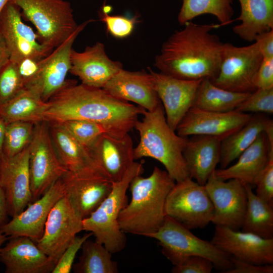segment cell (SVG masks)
<instances>
[{"label": "cell", "instance_id": "25", "mask_svg": "<svg viewBox=\"0 0 273 273\" xmlns=\"http://www.w3.org/2000/svg\"><path fill=\"white\" fill-rule=\"evenodd\" d=\"M62 178L65 194L83 219L98 207L112 189L113 182L102 175H77L67 171Z\"/></svg>", "mask_w": 273, "mask_h": 273}, {"label": "cell", "instance_id": "47", "mask_svg": "<svg viewBox=\"0 0 273 273\" xmlns=\"http://www.w3.org/2000/svg\"><path fill=\"white\" fill-rule=\"evenodd\" d=\"M8 211L4 191L0 186V226L6 223Z\"/></svg>", "mask_w": 273, "mask_h": 273}, {"label": "cell", "instance_id": "18", "mask_svg": "<svg viewBox=\"0 0 273 273\" xmlns=\"http://www.w3.org/2000/svg\"><path fill=\"white\" fill-rule=\"evenodd\" d=\"M155 89L162 102L167 122L175 131L178 124L192 107L195 97L202 79L184 80L148 67Z\"/></svg>", "mask_w": 273, "mask_h": 273}, {"label": "cell", "instance_id": "45", "mask_svg": "<svg viewBox=\"0 0 273 273\" xmlns=\"http://www.w3.org/2000/svg\"><path fill=\"white\" fill-rule=\"evenodd\" d=\"M233 267L224 273H272V264L258 265L237 259L231 256Z\"/></svg>", "mask_w": 273, "mask_h": 273}, {"label": "cell", "instance_id": "33", "mask_svg": "<svg viewBox=\"0 0 273 273\" xmlns=\"http://www.w3.org/2000/svg\"><path fill=\"white\" fill-rule=\"evenodd\" d=\"M78 261L73 265L76 273H117V263L112 259V253L102 244L87 239L81 248Z\"/></svg>", "mask_w": 273, "mask_h": 273}, {"label": "cell", "instance_id": "14", "mask_svg": "<svg viewBox=\"0 0 273 273\" xmlns=\"http://www.w3.org/2000/svg\"><path fill=\"white\" fill-rule=\"evenodd\" d=\"M65 193V186L61 177L41 197L29 203L20 213L0 226V231L10 238L25 236L36 243L43 235L51 210Z\"/></svg>", "mask_w": 273, "mask_h": 273}, {"label": "cell", "instance_id": "40", "mask_svg": "<svg viewBox=\"0 0 273 273\" xmlns=\"http://www.w3.org/2000/svg\"><path fill=\"white\" fill-rule=\"evenodd\" d=\"M93 233L89 232L81 237L75 236L60 257L52 273H69L70 272L76 255L83 243Z\"/></svg>", "mask_w": 273, "mask_h": 273}, {"label": "cell", "instance_id": "3", "mask_svg": "<svg viewBox=\"0 0 273 273\" xmlns=\"http://www.w3.org/2000/svg\"><path fill=\"white\" fill-rule=\"evenodd\" d=\"M175 183L166 170L157 166L147 177L134 176L128 188L131 199L118 218L121 230L147 237L157 232L164 222L166 198Z\"/></svg>", "mask_w": 273, "mask_h": 273}, {"label": "cell", "instance_id": "36", "mask_svg": "<svg viewBox=\"0 0 273 273\" xmlns=\"http://www.w3.org/2000/svg\"><path fill=\"white\" fill-rule=\"evenodd\" d=\"M60 123L77 142L89 148L101 135L108 132L102 124L91 121L72 120Z\"/></svg>", "mask_w": 273, "mask_h": 273}, {"label": "cell", "instance_id": "21", "mask_svg": "<svg viewBox=\"0 0 273 273\" xmlns=\"http://www.w3.org/2000/svg\"><path fill=\"white\" fill-rule=\"evenodd\" d=\"M103 88L113 97L133 102L148 111L161 104L149 71H131L122 68Z\"/></svg>", "mask_w": 273, "mask_h": 273}, {"label": "cell", "instance_id": "46", "mask_svg": "<svg viewBox=\"0 0 273 273\" xmlns=\"http://www.w3.org/2000/svg\"><path fill=\"white\" fill-rule=\"evenodd\" d=\"M264 59L273 58V30L260 33L255 38Z\"/></svg>", "mask_w": 273, "mask_h": 273}, {"label": "cell", "instance_id": "6", "mask_svg": "<svg viewBox=\"0 0 273 273\" xmlns=\"http://www.w3.org/2000/svg\"><path fill=\"white\" fill-rule=\"evenodd\" d=\"M148 237L158 241L162 253L173 265L181 264L190 256H200L210 260L221 272L233 267L231 256L167 216L160 228Z\"/></svg>", "mask_w": 273, "mask_h": 273}, {"label": "cell", "instance_id": "15", "mask_svg": "<svg viewBox=\"0 0 273 273\" xmlns=\"http://www.w3.org/2000/svg\"><path fill=\"white\" fill-rule=\"evenodd\" d=\"M251 116L236 110L220 112L192 107L180 121L175 131L183 137L209 135L222 141L244 126Z\"/></svg>", "mask_w": 273, "mask_h": 273}, {"label": "cell", "instance_id": "48", "mask_svg": "<svg viewBox=\"0 0 273 273\" xmlns=\"http://www.w3.org/2000/svg\"><path fill=\"white\" fill-rule=\"evenodd\" d=\"M10 58L8 48L0 32V70L9 62Z\"/></svg>", "mask_w": 273, "mask_h": 273}, {"label": "cell", "instance_id": "28", "mask_svg": "<svg viewBox=\"0 0 273 273\" xmlns=\"http://www.w3.org/2000/svg\"><path fill=\"white\" fill-rule=\"evenodd\" d=\"M263 132L268 138H273V121L262 113H256L241 128L223 139L220 144L221 168L227 167L237 159Z\"/></svg>", "mask_w": 273, "mask_h": 273}, {"label": "cell", "instance_id": "38", "mask_svg": "<svg viewBox=\"0 0 273 273\" xmlns=\"http://www.w3.org/2000/svg\"><path fill=\"white\" fill-rule=\"evenodd\" d=\"M236 110L244 113L272 114L273 88H257Z\"/></svg>", "mask_w": 273, "mask_h": 273}, {"label": "cell", "instance_id": "51", "mask_svg": "<svg viewBox=\"0 0 273 273\" xmlns=\"http://www.w3.org/2000/svg\"><path fill=\"white\" fill-rule=\"evenodd\" d=\"M9 2L10 0H0V15L3 10Z\"/></svg>", "mask_w": 273, "mask_h": 273}, {"label": "cell", "instance_id": "52", "mask_svg": "<svg viewBox=\"0 0 273 273\" xmlns=\"http://www.w3.org/2000/svg\"><path fill=\"white\" fill-rule=\"evenodd\" d=\"M1 158H0V175H1Z\"/></svg>", "mask_w": 273, "mask_h": 273}, {"label": "cell", "instance_id": "31", "mask_svg": "<svg viewBox=\"0 0 273 273\" xmlns=\"http://www.w3.org/2000/svg\"><path fill=\"white\" fill-rule=\"evenodd\" d=\"M251 93L224 89L205 78L199 85L192 107L210 111L229 112L236 110Z\"/></svg>", "mask_w": 273, "mask_h": 273}, {"label": "cell", "instance_id": "9", "mask_svg": "<svg viewBox=\"0 0 273 273\" xmlns=\"http://www.w3.org/2000/svg\"><path fill=\"white\" fill-rule=\"evenodd\" d=\"M29 167L32 202L39 198L67 172L57 154L49 123L46 121L35 124L30 144Z\"/></svg>", "mask_w": 273, "mask_h": 273}, {"label": "cell", "instance_id": "12", "mask_svg": "<svg viewBox=\"0 0 273 273\" xmlns=\"http://www.w3.org/2000/svg\"><path fill=\"white\" fill-rule=\"evenodd\" d=\"M222 180L214 172L204 185L214 208L211 222L238 230L243 225L247 202L245 185L236 179Z\"/></svg>", "mask_w": 273, "mask_h": 273}, {"label": "cell", "instance_id": "32", "mask_svg": "<svg viewBox=\"0 0 273 273\" xmlns=\"http://www.w3.org/2000/svg\"><path fill=\"white\" fill-rule=\"evenodd\" d=\"M245 187L247 202L242 231L264 239L273 238V207L258 197L251 185Z\"/></svg>", "mask_w": 273, "mask_h": 273}, {"label": "cell", "instance_id": "2", "mask_svg": "<svg viewBox=\"0 0 273 273\" xmlns=\"http://www.w3.org/2000/svg\"><path fill=\"white\" fill-rule=\"evenodd\" d=\"M184 25L163 43L154 66L160 72L181 79H213L219 72L224 43L210 31L221 25L191 21Z\"/></svg>", "mask_w": 273, "mask_h": 273}, {"label": "cell", "instance_id": "8", "mask_svg": "<svg viewBox=\"0 0 273 273\" xmlns=\"http://www.w3.org/2000/svg\"><path fill=\"white\" fill-rule=\"evenodd\" d=\"M165 213L191 230L205 228L211 222L214 208L205 186L189 177L176 182L169 192Z\"/></svg>", "mask_w": 273, "mask_h": 273}, {"label": "cell", "instance_id": "5", "mask_svg": "<svg viewBox=\"0 0 273 273\" xmlns=\"http://www.w3.org/2000/svg\"><path fill=\"white\" fill-rule=\"evenodd\" d=\"M144 171L142 163L134 162L119 181L113 182L108 196L88 217L83 219V231L91 232L95 240L112 254L125 247L126 237L120 228L118 218L128 203L126 192L132 179Z\"/></svg>", "mask_w": 273, "mask_h": 273}, {"label": "cell", "instance_id": "43", "mask_svg": "<svg viewBox=\"0 0 273 273\" xmlns=\"http://www.w3.org/2000/svg\"><path fill=\"white\" fill-rule=\"evenodd\" d=\"M40 60L26 58L17 64L24 87L35 83L40 71Z\"/></svg>", "mask_w": 273, "mask_h": 273}, {"label": "cell", "instance_id": "22", "mask_svg": "<svg viewBox=\"0 0 273 273\" xmlns=\"http://www.w3.org/2000/svg\"><path fill=\"white\" fill-rule=\"evenodd\" d=\"M48 123L54 146L67 171L77 175H100L106 177L90 148L77 142L61 123Z\"/></svg>", "mask_w": 273, "mask_h": 273}, {"label": "cell", "instance_id": "29", "mask_svg": "<svg viewBox=\"0 0 273 273\" xmlns=\"http://www.w3.org/2000/svg\"><path fill=\"white\" fill-rule=\"evenodd\" d=\"M240 16L234 21L240 24L233 28L241 39L254 41L256 35L273 30V0H238Z\"/></svg>", "mask_w": 273, "mask_h": 273}, {"label": "cell", "instance_id": "49", "mask_svg": "<svg viewBox=\"0 0 273 273\" xmlns=\"http://www.w3.org/2000/svg\"><path fill=\"white\" fill-rule=\"evenodd\" d=\"M6 125L5 121L0 116V157L3 155Z\"/></svg>", "mask_w": 273, "mask_h": 273}, {"label": "cell", "instance_id": "11", "mask_svg": "<svg viewBox=\"0 0 273 273\" xmlns=\"http://www.w3.org/2000/svg\"><path fill=\"white\" fill-rule=\"evenodd\" d=\"M82 220L65 194L51 210L37 246L56 264L76 235L83 231Z\"/></svg>", "mask_w": 273, "mask_h": 273}, {"label": "cell", "instance_id": "10", "mask_svg": "<svg viewBox=\"0 0 273 273\" xmlns=\"http://www.w3.org/2000/svg\"><path fill=\"white\" fill-rule=\"evenodd\" d=\"M263 57L257 43L244 47L224 43L219 72L211 81L221 88L237 93H252L254 75Z\"/></svg>", "mask_w": 273, "mask_h": 273}, {"label": "cell", "instance_id": "35", "mask_svg": "<svg viewBox=\"0 0 273 273\" xmlns=\"http://www.w3.org/2000/svg\"><path fill=\"white\" fill-rule=\"evenodd\" d=\"M35 124L28 121H15L7 124L1 156L12 157L28 146L32 140Z\"/></svg>", "mask_w": 273, "mask_h": 273}, {"label": "cell", "instance_id": "34", "mask_svg": "<svg viewBox=\"0 0 273 273\" xmlns=\"http://www.w3.org/2000/svg\"><path fill=\"white\" fill-rule=\"evenodd\" d=\"M234 0H183L177 16L178 23L184 25L197 16L211 14L220 22L221 26L231 24L234 11Z\"/></svg>", "mask_w": 273, "mask_h": 273}, {"label": "cell", "instance_id": "50", "mask_svg": "<svg viewBox=\"0 0 273 273\" xmlns=\"http://www.w3.org/2000/svg\"><path fill=\"white\" fill-rule=\"evenodd\" d=\"M7 236H6L0 231V250L2 248L3 244L6 242L7 239Z\"/></svg>", "mask_w": 273, "mask_h": 273}, {"label": "cell", "instance_id": "26", "mask_svg": "<svg viewBox=\"0 0 273 273\" xmlns=\"http://www.w3.org/2000/svg\"><path fill=\"white\" fill-rule=\"evenodd\" d=\"M273 156L266 134L262 132L254 142L239 156L234 165L215 169V175L222 180L236 179L243 185H254V181Z\"/></svg>", "mask_w": 273, "mask_h": 273}, {"label": "cell", "instance_id": "7", "mask_svg": "<svg viewBox=\"0 0 273 273\" xmlns=\"http://www.w3.org/2000/svg\"><path fill=\"white\" fill-rule=\"evenodd\" d=\"M36 27L40 41L52 50L77 29L71 4L65 0H10Z\"/></svg>", "mask_w": 273, "mask_h": 273}, {"label": "cell", "instance_id": "27", "mask_svg": "<svg viewBox=\"0 0 273 273\" xmlns=\"http://www.w3.org/2000/svg\"><path fill=\"white\" fill-rule=\"evenodd\" d=\"M188 139L183 151L190 177L204 186L220 158L221 140L209 135Z\"/></svg>", "mask_w": 273, "mask_h": 273}, {"label": "cell", "instance_id": "4", "mask_svg": "<svg viewBox=\"0 0 273 273\" xmlns=\"http://www.w3.org/2000/svg\"><path fill=\"white\" fill-rule=\"evenodd\" d=\"M142 115L134 127L140 135L134 148V160L144 157L156 159L175 182L190 177L183 156L187 138L180 136L169 126L161 104L153 111L145 110Z\"/></svg>", "mask_w": 273, "mask_h": 273}, {"label": "cell", "instance_id": "23", "mask_svg": "<svg viewBox=\"0 0 273 273\" xmlns=\"http://www.w3.org/2000/svg\"><path fill=\"white\" fill-rule=\"evenodd\" d=\"M0 250V261L6 273L52 272L56 263L30 238H11Z\"/></svg>", "mask_w": 273, "mask_h": 273}, {"label": "cell", "instance_id": "13", "mask_svg": "<svg viewBox=\"0 0 273 273\" xmlns=\"http://www.w3.org/2000/svg\"><path fill=\"white\" fill-rule=\"evenodd\" d=\"M0 32L8 48L10 60L15 63L26 58L42 59L53 50L38 40V35L23 22L19 7L10 2L0 15Z\"/></svg>", "mask_w": 273, "mask_h": 273}, {"label": "cell", "instance_id": "42", "mask_svg": "<svg viewBox=\"0 0 273 273\" xmlns=\"http://www.w3.org/2000/svg\"><path fill=\"white\" fill-rule=\"evenodd\" d=\"M214 267L209 259L200 256H192L179 265H173L172 273H210Z\"/></svg>", "mask_w": 273, "mask_h": 273}, {"label": "cell", "instance_id": "16", "mask_svg": "<svg viewBox=\"0 0 273 273\" xmlns=\"http://www.w3.org/2000/svg\"><path fill=\"white\" fill-rule=\"evenodd\" d=\"M217 248L237 259L258 265L273 264V238L215 225L210 241Z\"/></svg>", "mask_w": 273, "mask_h": 273}, {"label": "cell", "instance_id": "41", "mask_svg": "<svg viewBox=\"0 0 273 273\" xmlns=\"http://www.w3.org/2000/svg\"><path fill=\"white\" fill-rule=\"evenodd\" d=\"M254 185L256 186V195L273 207V156L258 175Z\"/></svg>", "mask_w": 273, "mask_h": 273}, {"label": "cell", "instance_id": "30", "mask_svg": "<svg viewBox=\"0 0 273 273\" xmlns=\"http://www.w3.org/2000/svg\"><path fill=\"white\" fill-rule=\"evenodd\" d=\"M47 106L41 96L38 86L34 83L24 87L9 101L0 106V116L6 124L15 121L34 123L43 121Z\"/></svg>", "mask_w": 273, "mask_h": 273}, {"label": "cell", "instance_id": "19", "mask_svg": "<svg viewBox=\"0 0 273 273\" xmlns=\"http://www.w3.org/2000/svg\"><path fill=\"white\" fill-rule=\"evenodd\" d=\"M70 63L69 72L77 76L81 83L102 88L123 68L120 62L109 58L104 44L100 42L86 47L81 52L72 49Z\"/></svg>", "mask_w": 273, "mask_h": 273}, {"label": "cell", "instance_id": "24", "mask_svg": "<svg viewBox=\"0 0 273 273\" xmlns=\"http://www.w3.org/2000/svg\"><path fill=\"white\" fill-rule=\"evenodd\" d=\"M93 20L83 22L63 42L40 60V71L35 83L39 86L42 100L47 102L66 81L69 72L72 45L79 34Z\"/></svg>", "mask_w": 273, "mask_h": 273}, {"label": "cell", "instance_id": "37", "mask_svg": "<svg viewBox=\"0 0 273 273\" xmlns=\"http://www.w3.org/2000/svg\"><path fill=\"white\" fill-rule=\"evenodd\" d=\"M24 87L17 64L9 60L0 70V106Z\"/></svg>", "mask_w": 273, "mask_h": 273}, {"label": "cell", "instance_id": "17", "mask_svg": "<svg viewBox=\"0 0 273 273\" xmlns=\"http://www.w3.org/2000/svg\"><path fill=\"white\" fill-rule=\"evenodd\" d=\"M30 145L12 157H0V186L7 201L8 214L12 217L32 202L29 175Z\"/></svg>", "mask_w": 273, "mask_h": 273}, {"label": "cell", "instance_id": "44", "mask_svg": "<svg viewBox=\"0 0 273 273\" xmlns=\"http://www.w3.org/2000/svg\"><path fill=\"white\" fill-rule=\"evenodd\" d=\"M253 83L256 89L273 88V58H263L253 78Z\"/></svg>", "mask_w": 273, "mask_h": 273}, {"label": "cell", "instance_id": "1", "mask_svg": "<svg viewBox=\"0 0 273 273\" xmlns=\"http://www.w3.org/2000/svg\"><path fill=\"white\" fill-rule=\"evenodd\" d=\"M43 121L61 123L84 120L96 122L115 134L128 133L145 109L117 99L103 88L66 80L47 102Z\"/></svg>", "mask_w": 273, "mask_h": 273}, {"label": "cell", "instance_id": "39", "mask_svg": "<svg viewBox=\"0 0 273 273\" xmlns=\"http://www.w3.org/2000/svg\"><path fill=\"white\" fill-rule=\"evenodd\" d=\"M101 17V20L106 24L107 31L118 38H123L130 35L136 22V17L110 15L104 9Z\"/></svg>", "mask_w": 273, "mask_h": 273}, {"label": "cell", "instance_id": "20", "mask_svg": "<svg viewBox=\"0 0 273 273\" xmlns=\"http://www.w3.org/2000/svg\"><path fill=\"white\" fill-rule=\"evenodd\" d=\"M132 140L128 133L105 132L90 148L105 175L112 182L120 180L134 162Z\"/></svg>", "mask_w": 273, "mask_h": 273}]
</instances>
